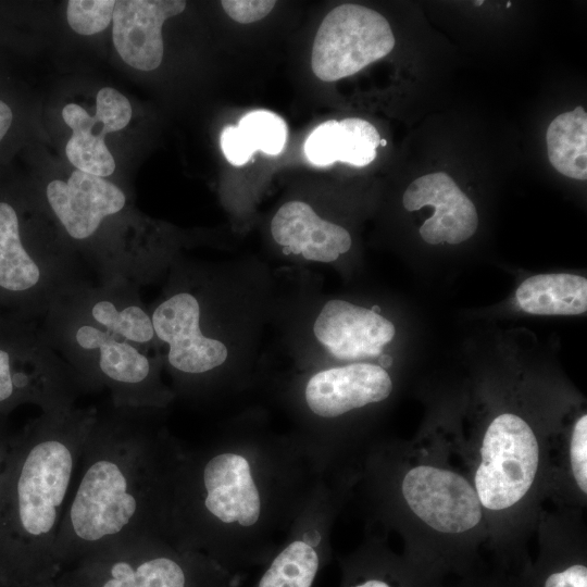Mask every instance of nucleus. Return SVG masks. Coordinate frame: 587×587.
<instances>
[{
  "instance_id": "26",
  "label": "nucleus",
  "mask_w": 587,
  "mask_h": 587,
  "mask_svg": "<svg viewBox=\"0 0 587 587\" xmlns=\"http://www.w3.org/2000/svg\"><path fill=\"white\" fill-rule=\"evenodd\" d=\"M114 7L113 0H70L66 18L77 34L93 35L104 30L112 22Z\"/></svg>"
},
{
  "instance_id": "5",
  "label": "nucleus",
  "mask_w": 587,
  "mask_h": 587,
  "mask_svg": "<svg viewBox=\"0 0 587 587\" xmlns=\"http://www.w3.org/2000/svg\"><path fill=\"white\" fill-rule=\"evenodd\" d=\"M246 575L157 536L103 546L54 579L57 587H238Z\"/></svg>"
},
{
  "instance_id": "28",
  "label": "nucleus",
  "mask_w": 587,
  "mask_h": 587,
  "mask_svg": "<svg viewBox=\"0 0 587 587\" xmlns=\"http://www.w3.org/2000/svg\"><path fill=\"white\" fill-rule=\"evenodd\" d=\"M226 14L242 24L253 23L264 18L275 7L271 0H224L221 1Z\"/></svg>"
},
{
  "instance_id": "29",
  "label": "nucleus",
  "mask_w": 587,
  "mask_h": 587,
  "mask_svg": "<svg viewBox=\"0 0 587 587\" xmlns=\"http://www.w3.org/2000/svg\"><path fill=\"white\" fill-rule=\"evenodd\" d=\"M461 587H522L502 578H488L480 580H469Z\"/></svg>"
},
{
  "instance_id": "32",
  "label": "nucleus",
  "mask_w": 587,
  "mask_h": 587,
  "mask_svg": "<svg viewBox=\"0 0 587 587\" xmlns=\"http://www.w3.org/2000/svg\"><path fill=\"white\" fill-rule=\"evenodd\" d=\"M476 5H480L483 1H475Z\"/></svg>"
},
{
  "instance_id": "19",
  "label": "nucleus",
  "mask_w": 587,
  "mask_h": 587,
  "mask_svg": "<svg viewBox=\"0 0 587 587\" xmlns=\"http://www.w3.org/2000/svg\"><path fill=\"white\" fill-rule=\"evenodd\" d=\"M271 234L287 254L329 263L349 251L352 239L342 226L323 220L305 202L288 201L275 213Z\"/></svg>"
},
{
  "instance_id": "14",
  "label": "nucleus",
  "mask_w": 587,
  "mask_h": 587,
  "mask_svg": "<svg viewBox=\"0 0 587 587\" xmlns=\"http://www.w3.org/2000/svg\"><path fill=\"white\" fill-rule=\"evenodd\" d=\"M46 196L54 215L75 240L91 238L104 218L120 213L126 204L120 187L80 170L73 171L66 182L51 180Z\"/></svg>"
},
{
  "instance_id": "12",
  "label": "nucleus",
  "mask_w": 587,
  "mask_h": 587,
  "mask_svg": "<svg viewBox=\"0 0 587 587\" xmlns=\"http://www.w3.org/2000/svg\"><path fill=\"white\" fill-rule=\"evenodd\" d=\"M64 122L71 127L65 153L68 161L83 172L107 177L115 170V161L104 137L126 127L132 118V105L120 91L105 87L97 93L96 114L90 115L76 103L62 110Z\"/></svg>"
},
{
  "instance_id": "1",
  "label": "nucleus",
  "mask_w": 587,
  "mask_h": 587,
  "mask_svg": "<svg viewBox=\"0 0 587 587\" xmlns=\"http://www.w3.org/2000/svg\"><path fill=\"white\" fill-rule=\"evenodd\" d=\"M326 473L299 434L240 426L203 446L182 444L164 539L247 575L283 544Z\"/></svg>"
},
{
  "instance_id": "27",
  "label": "nucleus",
  "mask_w": 587,
  "mask_h": 587,
  "mask_svg": "<svg viewBox=\"0 0 587 587\" xmlns=\"http://www.w3.org/2000/svg\"><path fill=\"white\" fill-rule=\"evenodd\" d=\"M570 464L579 490L587 494V415H582L574 424L570 440Z\"/></svg>"
},
{
  "instance_id": "20",
  "label": "nucleus",
  "mask_w": 587,
  "mask_h": 587,
  "mask_svg": "<svg viewBox=\"0 0 587 587\" xmlns=\"http://www.w3.org/2000/svg\"><path fill=\"white\" fill-rule=\"evenodd\" d=\"M380 136L370 122L347 117L341 121L329 120L320 124L309 135L304 143L308 160L321 166L334 162L365 166L376 158Z\"/></svg>"
},
{
  "instance_id": "3",
  "label": "nucleus",
  "mask_w": 587,
  "mask_h": 587,
  "mask_svg": "<svg viewBox=\"0 0 587 587\" xmlns=\"http://www.w3.org/2000/svg\"><path fill=\"white\" fill-rule=\"evenodd\" d=\"M96 409L75 405L47 411L20 450L9 503L14 582L28 587L53 580L55 545L80 454L96 421Z\"/></svg>"
},
{
  "instance_id": "33",
  "label": "nucleus",
  "mask_w": 587,
  "mask_h": 587,
  "mask_svg": "<svg viewBox=\"0 0 587 587\" xmlns=\"http://www.w3.org/2000/svg\"><path fill=\"white\" fill-rule=\"evenodd\" d=\"M510 5H511V2H510V1H508V2H507V8H509Z\"/></svg>"
},
{
  "instance_id": "8",
  "label": "nucleus",
  "mask_w": 587,
  "mask_h": 587,
  "mask_svg": "<svg viewBox=\"0 0 587 587\" xmlns=\"http://www.w3.org/2000/svg\"><path fill=\"white\" fill-rule=\"evenodd\" d=\"M349 477L341 469L325 474L252 587H313L332 558L333 525L345 501Z\"/></svg>"
},
{
  "instance_id": "15",
  "label": "nucleus",
  "mask_w": 587,
  "mask_h": 587,
  "mask_svg": "<svg viewBox=\"0 0 587 587\" xmlns=\"http://www.w3.org/2000/svg\"><path fill=\"white\" fill-rule=\"evenodd\" d=\"M402 203L409 212L424 207L435 209L420 227V235L429 245L461 243L470 239L478 226L474 203L445 172L423 175L405 189Z\"/></svg>"
},
{
  "instance_id": "4",
  "label": "nucleus",
  "mask_w": 587,
  "mask_h": 587,
  "mask_svg": "<svg viewBox=\"0 0 587 587\" xmlns=\"http://www.w3.org/2000/svg\"><path fill=\"white\" fill-rule=\"evenodd\" d=\"M43 337L84 389H108L115 408L150 411L174 398L142 347L95 324L62 295L46 311Z\"/></svg>"
},
{
  "instance_id": "30",
  "label": "nucleus",
  "mask_w": 587,
  "mask_h": 587,
  "mask_svg": "<svg viewBox=\"0 0 587 587\" xmlns=\"http://www.w3.org/2000/svg\"><path fill=\"white\" fill-rule=\"evenodd\" d=\"M13 121V113L10 107L0 100V141L8 133Z\"/></svg>"
},
{
  "instance_id": "7",
  "label": "nucleus",
  "mask_w": 587,
  "mask_h": 587,
  "mask_svg": "<svg viewBox=\"0 0 587 587\" xmlns=\"http://www.w3.org/2000/svg\"><path fill=\"white\" fill-rule=\"evenodd\" d=\"M394 383L385 367L350 363L311 374L300 388V407L308 420L301 435L325 471L334 469L339 422L369 405L387 400Z\"/></svg>"
},
{
  "instance_id": "11",
  "label": "nucleus",
  "mask_w": 587,
  "mask_h": 587,
  "mask_svg": "<svg viewBox=\"0 0 587 587\" xmlns=\"http://www.w3.org/2000/svg\"><path fill=\"white\" fill-rule=\"evenodd\" d=\"M395 47L388 21L360 4L334 8L322 21L311 52V68L323 82L351 76L386 57Z\"/></svg>"
},
{
  "instance_id": "9",
  "label": "nucleus",
  "mask_w": 587,
  "mask_h": 587,
  "mask_svg": "<svg viewBox=\"0 0 587 587\" xmlns=\"http://www.w3.org/2000/svg\"><path fill=\"white\" fill-rule=\"evenodd\" d=\"M474 488L484 509L508 510L529 491L539 465L538 440L528 423L502 413L488 425L479 449Z\"/></svg>"
},
{
  "instance_id": "21",
  "label": "nucleus",
  "mask_w": 587,
  "mask_h": 587,
  "mask_svg": "<svg viewBox=\"0 0 587 587\" xmlns=\"http://www.w3.org/2000/svg\"><path fill=\"white\" fill-rule=\"evenodd\" d=\"M340 587H441L436 576L372 540L340 559Z\"/></svg>"
},
{
  "instance_id": "16",
  "label": "nucleus",
  "mask_w": 587,
  "mask_h": 587,
  "mask_svg": "<svg viewBox=\"0 0 587 587\" xmlns=\"http://www.w3.org/2000/svg\"><path fill=\"white\" fill-rule=\"evenodd\" d=\"M77 279L35 258L24 246L14 208L0 202V288L37 297L42 311L68 290Z\"/></svg>"
},
{
  "instance_id": "22",
  "label": "nucleus",
  "mask_w": 587,
  "mask_h": 587,
  "mask_svg": "<svg viewBox=\"0 0 587 587\" xmlns=\"http://www.w3.org/2000/svg\"><path fill=\"white\" fill-rule=\"evenodd\" d=\"M520 308L536 315H577L587 310V279L576 274H538L516 289Z\"/></svg>"
},
{
  "instance_id": "10",
  "label": "nucleus",
  "mask_w": 587,
  "mask_h": 587,
  "mask_svg": "<svg viewBox=\"0 0 587 587\" xmlns=\"http://www.w3.org/2000/svg\"><path fill=\"white\" fill-rule=\"evenodd\" d=\"M150 316L155 338L167 346L166 363L176 385L186 394L204 392L210 376L226 364L228 348L202 332L199 298L188 290L175 291Z\"/></svg>"
},
{
  "instance_id": "13",
  "label": "nucleus",
  "mask_w": 587,
  "mask_h": 587,
  "mask_svg": "<svg viewBox=\"0 0 587 587\" xmlns=\"http://www.w3.org/2000/svg\"><path fill=\"white\" fill-rule=\"evenodd\" d=\"M313 334L335 359L357 361L378 357L394 339L396 328L374 310L333 299L319 312Z\"/></svg>"
},
{
  "instance_id": "17",
  "label": "nucleus",
  "mask_w": 587,
  "mask_h": 587,
  "mask_svg": "<svg viewBox=\"0 0 587 587\" xmlns=\"http://www.w3.org/2000/svg\"><path fill=\"white\" fill-rule=\"evenodd\" d=\"M62 296L95 324L136 346L143 348L157 339L150 313L130 280L114 279L98 287L79 280Z\"/></svg>"
},
{
  "instance_id": "2",
  "label": "nucleus",
  "mask_w": 587,
  "mask_h": 587,
  "mask_svg": "<svg viewBox=\"0 0 587 587\" xmlns=\"http://www.w3.org/2000/svg\"><path fill=\"white\" fill-rule=\"evenodd\" d=\"M115 409L97 415L85 440L57 537L59 574L103 546L164 538L171 474L182 442L148 422V410Z\"/></svg>"
},
{
  "instance_id": "23",
  "label": "nucleus",
  "mask_w": 587,
  "mask_h": 587,
  "mask_svg": "<svg viewBox=\"0 0 587 587\" xmlns=\"http://www.w3.org/2000/svg\"><path fill=\"white\" fill-rule=\"evenodd\" d=\"M287 140V125L277 114L258 110L246 114L237 126H226L221 135V147L227 161L243 165L257 152L276 155Z\"/></svg>"
},
{
  "instance_id": "34",
  "label": "nucleus",
  "mask_w": 587,
  "mask_h": 587,
  "mask_svg": "<svg viewBox=\"0 0 587 587\" xmlns=\"http://www.w3.org/2000/svg\"><path fill=\"white\" fill-rule=\"evenodd\" d=\"M1 460H2V458H1V453H0V464H1Z\"/></svg>"
},
{
  "instance_id": "25",
  "label": "nucleus",
  "mask_w": 587,
  "mask_h": 587,
  "mask_svg": "<svg viewBox=\"0 0 587 587\" xmlns=\"http://www.w3.org/2000/svg\"><path fill=\"white\" fill-rule=\"evenodd\" d=\"M525 587H587V566L579 557L548 558L529 573Z\"/></svg>"
},
{
  "instance_id": "6",
  "label": "nucleus",
  "mask_w": 587,
  "mask_h": 587,
  "mask_svg": "<svg viewBox=\"0 0 587 587\" xmlns=\"http://www.w3.org/2000/svg\"><path fill=\"white\" fill-rule=\"evenodd\" d=\"M367 475L380 512L404 507L428 527L444 534H462L483 519L474 486L457 472L420 464L401 474L370 455Z\"/></svg>"
},
{
  "instance_id": "18",
  "label": "nucleus",
  "mask_w": 587,
  "mask_h": 587,
  "mask_svg": "<svg viewBox=\"0 0 587 587\" xmlns=\"http://www.w3.org/2000/svg\"><path fill=\"white\" fill-rule=\"evenodd\" d=\"M183 0L115 1L112 38L123 61L140 71H153L163 59L162 26L186 8Z\"/></svg>"
},
{
  "instance_id": "31",
  "label": "nucleus",
  "mask_w": 587,
  "mask_h": 587,
  "mask_svg": "<svg viewBox=\"0 0 587 587\" xmlns=\"http://www.w3.org/2000/svg\"><path fill=\"white\" fill-rule=\"evenodd\" d=\"M32 587H57V585L54 584L53 580H50V582L39 584V585H35V586H32Z\"/></svg>"
},
{
  "instance_id": "24",
  "label": "nucleus",
  "mask_w": 587,
  "mask_h": 587,
  "mask_svg": "<svg viewBox=\"0 0 587 587\" xmlns=\"http://www.w3.org/2000/svg\"><path fill=\"white\" fill-rule=\"evenodd\" d=\"M548 158L562 175L587 178V113L583 107L552 120L546 134Z\"/></svg>"
}]
</instances>
